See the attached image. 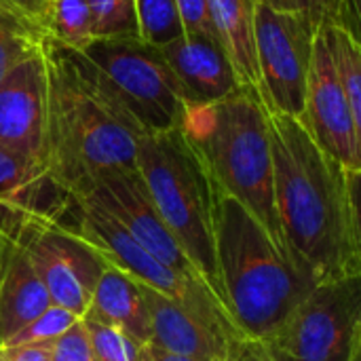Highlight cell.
Masks as SVG:
<instances>
[{
  "label": "cell",
  "mask_w": 361,
  "mask_h": 361,
  "mask_svg": "<svg viewBox=\"0 0 361 361\" xmlns=\"http://www.w3.org/2000/svg\"><path fill=\"white\" fill-rule=\"evenodd\" d=\"M51 353H53V343L0 347V361H51Z\"/></svg>",
  "instance_id": "32"
},
{
  "label": "cell",
  "mask_w": 361,
  "mask_h": 361,
  "mask_svg": "<svg viewBox=\"0 0 361 361\" xmlns=\"http://www.w3.org/2000/svg\"><path fill=\"white\" fill-rule=\"evenodd\" d=\"M11 2L44 27V19H47V11H49L51 0H11Z\"/></svg>",
  "instance_id": "34"
},
{
  "label": "cell",
  "mask_w": 361,
  "mask_h": 361,
  "mask_svg": "<svg viewBox=\"0 0 361 361\" xmlns=\"http://www.w3.org/2000/svg\"><path fill=\"white\" fill-rule=\"evenodd\" d=\"M256 2L258 0H209V17L216 38L226 51L241 87H252L260 93L254 27Z\"/></svg>",
  "instance_id": "19"
},
{
  "label": "cell",
  "mask_w": 361,
  "mask_h": 361,
  "mask_svg": "<svg viewBox=\"0 0 361 361\" xmlns=\"http://www.w3.org/2000/svg\"><path fill=\"white\" fill-rule=\"evenodd\" d=\"M51 296L19 239L0 283V345L51 307Z\"/></svg>",
  "instance_id": "18"
},
{
  "label": "cell",
  "mask_w": 361,
  "mask_h": 361,
  "mask_svg": "<svg viewBox=\"0 0 361 361\" xmlns=\"http://www.w3.org/2000/svg\"><path fill=\"white\" fill-rule=\"evenodd\" d=\"M47 38L82 53L93 40V15L87 0H51L44 19Z\"/></svg>",
  "instance_id": "21"
},
{
  "label": "cell",
  "mask_w": 361,
  "mask_h": 361,
  "mask_svg": "<svg viewBox=\"0 0 361 361\" xmlns=\"http://www.w3.org/2000/svg\"><path fill=\"white\" fill-rule=\"evenodd\" d=\"M228 361H292L273 338H241L235 343Z\"/></svg>",
  "instance_id": "30"
},
{
  "label": "cell",
  "mask_w": 361,
  "mask_h": 361,
  "mask_svg": "<svg viewBox=\"0 0 361 361\" xmlns=\"http://www.w3.org/2000/svg\"><path fill=\"white\" fill-rule=\"evenodd\" d=\"M324 27L332 42V49H334V55L343 74V82L349 95L361 157V38L357 36V32L343 27V25H324Z\"/></svg>",
  "instance_id": "22"
},
{
  "label": "cell",
  "mask_w": 361,
  "mask_h": 361,
  "mask_svg": "<svg viewBox=\"0 0 361 361\" xmlns=\"http://www.w3.org/2000/svg\"><path fill=\"white\" fill-rule=\"evenodd\" d=\"M351 361H361V328H360V334H357V341H355V349H353Z\"/></svg>",
  "instance_id": "36"
},
{
  "label": "cell",
  "mask_w": 361,
  "mask_h": 361,
  "mask_svg": "<svg viewBox=\"0 0 361 361\" xmlns=\"http://www.w3.org/2000/svg\"><path fill=\"white\" fill-rule=\"evenodd\" d=\"M51 361H95L91 336L82 317L53 343Z\"/></svg>",
  "instance_id": "28"
},
{
  "label": "cell",
  "mask_w": 361,
  "mask_h": 361,
  "mask_svg": "<svg viewBox=\"0 0 361 361\" xmlns=\"http://www.w3.org/2000/svg\"><path fill=\"white\" fill-rule=\"evenodd\" d=\"M159 49L186 108L216 104L241 89L235 68L216 36L182 34Z\"/></svg>",
  "instance_id": "14"
},
{
  "label": "cell",
  "mask_w": 361,
  "mask_h": 361,
  "mask_svg": "<svg viewBox=\"0 0 361 361\" xmlns=\"http://www.w3.org/2000/svg\"><path fill=\"white\" fill-rule=\"evenodd\" d=\"M347 188L351 201V218H353V233L361 254V169L349 171L347 169Z\"/></svg>",
  "instance_id": "33"
},
{
  "label": "cell",
  "mask_w": 361,
  "mask_h": 361,
  "mask_svg": "<svg viewBox=\"0 0 361 361\" xmlns=\"http://www.w3.org/2000/svg\"><path fill=\"white\" fill-rule=\"evenodd\" d=\"M267 6L283 13L305 15L315 21L319 27L324 25H343L357 32V19L351 6V0H260Z\"/></svg>",
  "instance_id": "25"
},
{
  "label": "cell",
  "mask_w": 361,
  "mask_h": 361,
  "mask_svg": "<svg viewBox=\"0 0 361 361\" xmlns=\"http://www.w3.org/2000/svg\"><path fill=\"white\" fill-rule=\"evenodd\" d=\"M47 32L11 0H0V80L27 57L42 51Z\"/></svg>",
  "instance_id": "20"
},
{
  "label": "cell",
  "mask_w": 361,
  "mask_h": 361,
  "mask_svg": "<svg viewBox=\"0 0 361 361\" xmlns=\"http://www.w3.org/2000/svg\"><path fill=\"white\" fill-rule=\"evenodd\" d=\"M137 173L167 228L224 300L216 262V184L182 127L140 137Z\"/></svg>",
  "instance_id": "5"
},
{
  "label": "cell",
  "mask_w": 361,
  "mask_h": 361,
  "mask_svg": "<svg viewBox=\"0 0 361 361\" xmlns=\"http://www.w3.org/2000/svg\"><path fill=\"white\" fill-rule=\"evenodd\" d=\"M74 199L51 178L42 159H32L0 146V207L30 220L59 222Z\"/></svg>",
  "instance_id": "15"
},
{
  "label": "cell",
  "mask_w": 361,
  "mask_h": 361,
  "mask_svg": "<svg viewBox=\"0 0 361 361\" xmlns=\"http://www.w3.org/2000/svg\"><path fill=\"white\" fill-rule=\"evenodd\" d=\"M80 317L74 313L51 305L44 313H40L34 322L21 328L13 338H8L0 347H21V345H49L55 343L61 334H66Z\"/></svg>",
  "instance_id": "27"
},
{
  "label": "cell",
  "mask_w": 361,
  "mask_h": 361,
  "mask_svg": "<svg viewBox=\"0 0 361 361\" xmlns=\"http://www.w3.org/2000/svg\"><path fill=\"white\" fill-rule=\"evenodd\" d=\"M140 38L152 47H165L184 34L176 0H135Z\"/></svg>",
  "instance_id": "23"
},
{
  "label": "cell",
  "mask_w": 361,
  "mask_h": 361,
  "mask_svg": "<svg viewBox=\"0 0 361 361\" xmlns=\"http://www.w3.org/2000/svg\"><path fill=\"white\" fill-rule=\"evenodd\" d=\"M140 290L150 317L152 347L201 361H228L235 343L209 330L203 322L165 294L146 286H140Z\"/></svg>",
  "instance_id": "16"
},
{
  "label": "cell",
  "mask_w": 361,
  "mask_h": 361,
  "mask_svg": "<svg viewBox=\"0 0 361 361\" xmlns=\"http://www.w3.org/2000/svg\"><path fill=\"white\" fill-rule=\"evenodd\" d=\"M254 27L260 97L267 110L300 118L319 25L305 15L275 11L258 0Z\"/></svg>",
  "instance_id": "8"
},
{
  "label": "cell",
  "mask_w": 361,
  "mask_h": 361,
  "mask_svg": "<svg viewBox=\"0 0 361 361\" xmlns=\"http://www.w3.org/2000/svg\"><path fill=\"white\" fill-rule=\"evenodd\" d=\"M216 262L224 302L245 338H271L319 283L286 243L218 186Z\"/></svg>",
  "instance_id": "3"
},
{
  "label": "cell",
  "mask_w": 361,
  "mask_h": 361,
  "mask_svg": "<svg viewBox=\"0 0 361 361\" xmlns=\"http://www.w3.org/2000/svg\"><path fill=\"white\" fill-rule=\"evenodd\" d=\"M361 328V273L319 281L271 336L292 361H351Z\"/></svg>",
  "instance_id": "9"
},
{
  "label": "cell",
  "mask_w": 361,
  "mask_h": 361,
  "mask_svg": "<svg viewBox=\"0 0 361 361\" xmlns=\"http://www.w3.org/2000/svg\"><path fill=\"white\" fill-rule=\"evenodd\" d=\"M21 241L51 302L85 317L106 262L72 228L53 220H34Z\"/></svg>",
  "instance_id": "10"
},
{
  "label": "cell",
  "mask_w": 361,
  "mask_h": 361,
  "mask_svg": "<svg viewBox=\"0 0 361 361\" xmlns=\"http://www.w3.org/2000/svg\"><path fill=\"white\" fill-rule=\"evenodd\" d=\"M30 222H34V220H30L17 212H11L6 207H0V283L4 279L11 256Z\"/></svg>",
  "instance_id": "29"
},
{
  "label": "cell",
  "mask_w": 361,
  "mask_h": 361,
  "mask_svg": "<svg viewBox=\"0 0 361 361\" xmlns=\"http://www.w3.org/2000/svg\"><path fill=\"white\" fill-rule=\"evenodd\" d=\"M275 205L288 247L317 281L360 275L347 169L307 131L300 118L271 114Z\"/></svg>",
  "instance_id": "2"
},
{
  "label": "cell",
  "mask_w": 361,
  "mask_h": 361,
  "mask_svg": "<svg viewBox=\"0 0 361 361\" xmlns=\"http://www.w3.org/2000/svg\"><path fill=\"white\" fill-rule=\"evenodd\" d=\"M148 355H150V361H201L195 357H186V355H178V353H169L152 345H148Z\"/></svg>",
  "instance_id": "35"
},
{
  "label": "cell",
  "mask_w": 361,
  "mask_h": 361,
  "mask_svg": "<svg viewBox=\"0 0 361 361\" xmlns=\"http://www.w3.org/2000/svg\"><path fill=\"white\" fill-rule=\"evenodd\" d=\"M74 199H82L106 209L165 267L188 279L207 283V279L201 275L197 264L176 239V235L159 216L137 169L110 176Z\"/></svg>",
  "instance_id": "12"
},
{
  "label": "cell",
  "mask_w": 361,
  "mask_h": 361,
  "mask_svg": "<svg viewBox=\"0 0 361 361\" xmlns=\"http://www.w3.org/2000/svg\"><path fill=\"white\" fill-rule=\"evenodd\" d=\"M182 131L214 184L243 203L275 239L286 243L275 205L269 110L260 93L241 87L216 104L186 108Z\"/></svg>",
  "instance_id": "4"
},
{
  "label": "cell",
  "mask_w": 361,
  "mask_h": 361,
  "mask_svg": "<svg viewBox=\"0 0 361 361\" xmlns=\"http://www.w3.org/2000/svg\"><path fill=\"white\" fill-rule=\"evenodd\" d=\"M49 74L44 47L0 80V146L44 161Z\"/></svg>",
  "instance_id": "13"
},
{
  "label": "cell",
  "mask_w": 361,
  "mask_h": 361,
  "mask_svg": "<svg viewBox=\"0 0 361 361\" xmlns=\"http://www.w3.org/2000/svg\"><path fill=\"white\" fill-rule=\"evenodd\" d=\"M351 6H353V13H355V19H357L361 32V0H351Z\"/></svg>",
  "instance_id": "37"
},
{
  "label": "cell",
  "mask_w": 361,
  "mask_h": 361,
  "mask_svg": "<svg viewBox=\"0 0 361 361\" xmlns=\"http://www.w3.org/2000/svg\"><path fill=\"white\" fill-rule=\"evenodd\" d=\"M85 317L116 328L142 345H150L152 341L150 317L140 286L108 264L95 286L93 300Z\"/></svg>",
  "instance_id": "17"
},
{
  "label": "cell",
  "mask_w": 361,
  "mask_h": 361,
  "mask_svg": "<svg viewBox=\"0 0 361 361\" xmlns=\"http://www.w3.org/2000/svg\"><path fill=\"white\" fill-rule=\"evenodd\" d=\"M300 121L313 135V140L345 169H361L353 112L326 27H319L315 40V53L307 82L305 112Z\"/></svg>",
  "instance_id": "11"
},
{
  "label": "cell",
  "mask_w": 361,
  "mask_h": 361,
  "mask_svg": "<svg viewBox=\"0 0 361 361\" xmlns=\"http://www.w3.org/2000/svg\"><path fill=\"white\" fill-rule=\"evenodd\" d=\"M95 38H140L135 0H87Z\"/></svg>",
  "instance_id": "24"
},
{
  "label": "cell",
  "mask_w": 361,
  "mask_h": 361,
  "mask_svg": "<svg viewBox=\"0 0 361 361\" xmlns=\"http://www.w3.org/2000/svg\"><path fill=\"white\" fill-rule=\"evenodd\" d=\"M49 114L44 163L72 199L93 184L137 169L144 131L114 99L93 63L47 38Z\"/></svg>",
  "instance_id": "1"
},
{
  "label": "cell",
  "mask_w": 361,
  "mask_h": 361,
  "mask_svg": "<svg viewBox=\"0 0 361 361\" xmlns=\"http://www.w3.org/2000/svg\"><path fill=\"white\" fill-rule=\"evenodd\" d=\"M176 6H178L184 34L216 36L212 17H209V0H176Z\"/></svg>",
  "instance_id": "31"
},
{
  "label": "cell",
  "mask_w": 361,
  "mask_h": 361,
  "mask_svg": "<svg viewBox=\"0 0 361 361\" xmlns=\"http://www.w3.org/2000/svg\"><path fill=\"white\" fill-rule=\"evenodd\" d=\"M82 55L144 133L182 127L186 106L159 47L142 38H95Z\"/></svg>",
  "instance_id": "7"
},
{
  "label": "cell",
  "mask_w": 361,
  "mask_h": 361,
  "mask_svg": "<svg viewBox=\"0 0 361 361\" xmlns=\"http://www.w3.org/2000/svg\"><path fill=\"white\" fill-rule=\"evenodd\" d=\"M74 233L112 269L150 290H157L184 307L209 330L231 343L245 338L226 302L205 281L188 279L159 262L114 216L95 203L74 199Z\"/></svg>",
  "instance_id": "6"
},
{
  "label": "cell",
  "mask_w": 361,
  "mask_h": 361,
  "mask_svg": "<svg viewBox=\"0 0 361 361\" xmlns=\"http://www.w3.org/2000/svg\"><path fill=\"white\" fill-rule=\"evenodd\" d=\"M91 336L95 361H150L148 345L133 341L116 328L82 317Z\"/></svg>",
  "instance_id": "26"
}]
</instances>
